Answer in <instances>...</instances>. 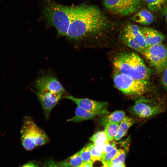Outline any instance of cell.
Masks as SVG:
<instances>
[{
    "mask_svg": "<svg viewBox=\"0 0 167 167\" xmlns=\"http://www.w3.org/2000/svg\"><path fill=\"white\" fill-rule=\"evenodd\" d=\"M91 159L93 162L101 161L102 154L98 152L96 150L93 143H92L91 147Z\"/></svg>",
    "mask_w": 167,
    "mask_h": 167,
    "instance_id": "obj_26",
    "label": "cell"
},
{
    "mask_svg": "<svg viewBox=\"0 0 167 167\" xmlns=\"http://www.w3.org/2000/svg\"><path fill=\"white\" fill-rule=\"evenodd\" d=\"M145 3L143 0H103L107 10L115 15L127 16L140 10Z\"/></svg>",
    "mask_w": 167,
    "mask_h": 167,
    "instance_id": "obj_6",
    "label": "cell"
},
{
    "mask_svg": "<svg viewBox=\"0 0 167 167\" xmlns=\"http://www.w3.org/2000/svg\"><path fill=\"white\" fill-rule=\"evenodd\" d=\"M161 74V83L163 87L167 92V68Z\"/></svg>",
    "mask_w": 167,
    "mask_h": 167,
    "instance_id": "obj_30",
    "label": "cell"
},
{
    "mask_svg": "<svg viewBox=\"0 0 167 167\" xmlns=\"http://www.w3.org/2000/svg\"><path fill=\"white\" fill-rule=\"evenodd\" d=\"M142 55L157 73L167 68V47L162 43L148 46Z\"/></svg>",
    "mask_w": 167,
    "mask_h": 167,
    "instance_id": "obj_5",
    "label": "cell"
},
{
    "mask_svg": "<svg viewBox=\"0 0 167 167\" xmlns=\"http://www.w3.org/2000/svg\"><path fill=\"white\" fill-rule=\"evenodd\" d=\"M133 22L144 26H148L152 24L154 20V17L152 13L146 10H140L131 18Z\"/></svg>",
    "mask_w": 167,
    "mask_h": 167,
    "instance_id": "obj_16",
    "label": "cell"
},
{
    "mask_svg": "<svg viewBox=\"0 0 167 167\" xmlns=\"http://www.w3.org/2000/svg\"><path fill=\"white\" fill-rule=\"evenodd\" d=\"M92 143H90L85 145L80 150V153L83 161L92 160L91 155V147Z\"/></svg>",
    "mask_w": 167,
    "mask_h": 167,
    "instance_id": "obj_25",
    "label": "cell"
},
{
    "mask_svg": "<svg viewBox=\"0 0 167 167\" xmlns=\"http://www.w3.org/2000/svg\"><path fill=\"white\" fill-rule=\"evenodd\" d=\"M23 166H36L34 162H28L27 163L24 165Z\"/></svg>",
    "mask_w": 167,
    "mask_h": 167,
    "instance_id": "obj_32",
    "label": "cell"
},
{
    "mask_svg": "<svg viewBox=\"0 0 167 167\" xmlns=\"http://www.w3.org/2000/svg\"><path fill=\"white\" fill-rule=\"evenodd\" d=\"M105 143V141L102 140H97L93 142L96 149L98 152L102 154Z\"/></svg>",
    "mask_w": 167,
    "mask_h": 167,
    "instance_id": "obj_29",
    "label": "cell"
},
{
    "mask_svg": "<svg viewBox=\"0 0 167 167\" xmlns=\"http://www.w3.org/2000/svg\"><path fill=\"white\" fill-rule=\"evenodd\" d=\"M164 11H165V19L166 21L167 24V7L166 9Z\"/></svg>",
    "mask_w": 167,
    "mask_h": 167,
    "instance_id": "obj_33",
    "label": "cell"
},
{
    "mask_svg": "<svg viewBox=\"0 0 167 167\" xmlns=\"http://www.w3.org/2000/svg\"><path fill=\"white\" fill-rule=\"evenodd\" d=\"M130 138H128L124 141L121 143L123 147L120 153L114 158L111 162L106 165L104 167H125V158L129 149L130 144Z\"/></svg>",
    "mask_w": 167,
    "mask_h": 167,
    "instance_id": "obj_15",
    "label": "cell"
},
{
    "mask_svg": "<svg viewBox=\"0 0 167 167\" xmlns=\"http://www.w3.org/2000/svg\"><path fill=\"white\" fill-rule=\"evenodd\" d=\"M97 140H102L105 142L108 141L106 135L104 131H99L96 132L90 139V140L93 142Z\"/></svg>",
    "mask_w": 167,
    "mask_h": 167,
    "instance_id": "obj_27",
    "label": "cell"
},
{
    "mask_svg": "<svg viewBox=\"0 0 167 167\" xmlns=\"http://www.w3.org/2000/svg\"><path fill=\"white\" fill-rule=\"evenodd\" d=\"M36 124L32 118L26 116L24 118L20 131L21 141L25 149H33L36 147L34 140V128Z\"/></svg>",
    "mask_w": 167,
    "mask_h": 167,
    "instance_id": "obj_9",
    "label": "cell"
},
{
    "mask_svg": "<svg viewBox=\"0 0 167 167\" xmlns=\"http://www.w3.org/2000/svg\"><path fill=\"white\" fill-rule=\"evenodd\" d=\"M98 115L78 106L75 110L73 117L67 120V122H79L91 119Z\"/></svg>",
    "mask_w": 167,
    "mask_h": 167,
    "instance_id": "obj_17",
    "label": "cell"
},
{
    "mask_svg": "<svg viewBox=\"0 0 167 167\" xmlns=\"http://www.w3.org/2000/svg\"><path fill=\"white\" fill-rule=\"evenodd\" d=\"M114 71L138 80H148L152 72L139 55L134 52L125 51L114 57Z\"/></svg>",
    "mask_w": 167,
    "mask_h": 167,
    "instance_id": "obj_2",
    "label": "cell"
},
{
    "mask_svg": "<svg viewBox=\"0 0 167 167\" xmlns=\"http://www.w3.org/2000/svg\"><path fill=\"white\" fill-rule=\"evenodd\" d=\"M73 7L61 5L50 0L45 1L44 16L50 25L56 29L60 36H67Z\"/></svg>",
    "mask_w": 167,
    "mask_h": 167,
    "instance_id": "obj_3",
    "label": "cell"
},
{
    "mask_svg": "<svg viewBox=\"0 0 167 167\" xmlns=\"http://www.w3.org/2000/svg\"><path fill=\"white\" fill-rule=\"evenodd\" d=\"M32 90L41 103L45 119L48 120L52 109L62 98L63 94Z\"/></svg>",
    "mask_w": 167,
    "mask_h": 167,
    "instance_id": "obj_10",
    "label": "cell"
},
{
    "mask_svg": "<svg viewBox=\"0 0 167 167\" xmlns=\"http://www.w3.org/2000/svg\"><path fill=\"white\" fill-rule=\"evenodd\" d=\"M83 161L80 151L67 159L57 162L56 166L79 167Z\"/></svg>",
    "mask_w": 167,
    "mask_h": 167,
    "instance_id": "obj_19",
    "label": "cell"
},
{
    "mask_svg": "<svg viewBox=\"0 0 167 167\" xmlns=\"http://www.w3.org/2000/svg\"><path fill=\"white\" fill-rule=\"evenodd\" d=\"M116 27L98 6L83 4L73 6L66 36L76 41L97 42L108 38Z\"/></svg>",
    "mask_w": 167,
    "mask_h": 167,
    "instance_id": "obj_1",
    "label": "cell"
},
{
    "mask_svg": "<svg viewBox=\"0 0 167 167\" xmlns=\"http://www.w3.org/2000/svg\"><path fill=\"white\" fill-rule=\"evenodd\" d=\"M37 91L64 94L65 90L55 76L45 75L38 78L35 83Z\"/></svg>",
    "mask_w": 167,
    "mask_h": 167,
    "instance_id": "obj_11",
    "label": "cell"
},
{
    "mask_svg": "<svg viewBox=\"0 0 167 167\" xmlns=\"http://www.w3.org/2000/svg\"><path fill=\"white\" fill-rule=\"evenodd\" d=\"M93 162H94L92 160H90L87 161H83V162L79 167H92L93 166Z\"/></svg>",
    "mask_w": 167,
    "mask_h": 167,
    "instance_id": "obj_31",
    "label": "cell"
},
{
    "mask_svg": "<svg viewBox=\"0 0 167 167\" xmlns=\"http://www.w3.org/2000/svg\"><path fill=\"white\" fill-rule=\"evenodd\" d=\"M126 117L125 113L122 110L115 111L111 113L103 116L100 119L101 125L105 126L111 122H116L119 124Z\"/></svg>",
    "mask_w": 167,
    "mask_h": 167,
    "instance_id": "obj_18",
    "label": "cell"
},
{
    "mask_svg": "<svg viewBox=\"0 0 167 167\" xmlns=\"http://www.w3.org/2000/svg\"><path fill=\"white\" fill-rule=\"evenodd\" d=\"M34 140L36 146L44 145L49 141V138L45 132L36 124L34 128Z\"/></svg>",
    "mask_w": 167,
    "mask_h": 167,
    "instance_id": "obj_22",
    "label": "cell"
},
{
    "mask_svg": "<svg viewBox=\"0 0 167 167\" xmlns=\"http://www.w3.org/2000/svg\"><path fill=\"white\" fill-rule=\"evenodd\" d=\"M113 79L115 87L127 95L139 96L144 94L148 91V80L134 79L116 72H114Z\"/></svg>",
    "mask_w": 167,
    "mask_h": 167,
    "instance_id": "obj_4",
    "label": "cell"
},
{
    "mask_svg": "<svg viewBox=\"0 0 167 167\" xmlns=\"http://www.w3.org/2000/svg\"><path fill=\"white\" fill-rule=\"evenodd\" d=\"M139 28L148 46L161 43L165 39L164 34L154 29L144 26Z\"/></svg>",
    "mask_w": 167,
    "mask_h": 167,
    "instance_id": "obj_12",
    "label": "cell"
},
{
    "mask_svg": "<svg viewBox=\"0 0 167 167\" xmlns=\"http://www.w3.org/2000/svg\"><path fill=\"white\" fill-rule=\"evenodd\" d=\"M121 28L131 35L144 51L148 45L140 32L139 26L127 22Z\"/></svg>",
    "mask_w": 167,
    "mask_h": 167,
    "instance_id": "obj_13",
    "label": "cell"
},
{
    "mask_svg": "<svg viewBox=\"0 0 167 167\" xmlns=\"http://www.w3.org/2000/svg\"><path fill=\"white\" fill-rule=\"evenodd\" d=\"M151 11L158 12L165 11L167 7V0H143Z\"/></svg>",
    "mask_w": 167,
    "mask_h": 167,
    "instance_id": "obj_21",
    "label": "cell"
},
{
    "mask_svg": "<svg viewBox=\"0 0 167 167\" xmlns=\"http://www.w3.org/2000/svg\"><path fill=\"white\" fill-rule=\"evenodd\" d=\"M119 31V36L120 41L126 45L142 55L143 50L132 36L121 28Z\"/></svg>",
    "mask_w": 167,
    "mask_h": 167,
    "instance_id": "obj_14",
    "label": "cell"
},
{
    "mask_svg": "<svg viewBox=\"0 0 167 167\" xmlns=\"http://www.w3.org/2000/svg\"><path fill=\"white\" fill-rule=\"evenodd\" d=\"M119 126V124L114 122L109 123L105 126L104 131L108 141L114 139L118 131Z\"/></svg>",
    "mask_w": 167,
    "mask_h": 167,
    "instance_id": "obj_23",
    "label": "cell"
},
{
    "mask_svg": "<svg viewBox=\"0 0 167 167\" xmlns=\"http://www.w3.org/2000/svg\"><path fill=\"white\" fill-rule=\"evenodd\" d=\"M122 149H117L115 147L110 152L104 154H102L101 161L103 166L110 163L121 152Z\"/></svg>",
    "mask_w": 167,
    "mask_h": 167,
    "instance_id": "obj_24",
    "label": "cell"
},
{
    "mask_svg": "<svg viewBox=\"0 0 167 167\" xmlns=\"http://www.w3.org/2000/svg\"><path fill=\"white\" fill-rule=\"evenodd\" d=\"M66 98L69 99L78 106L88 111L95 113L98 115L104 116L110 113L107 109L108 102L99 101L87 98H79L72 96H68Z\"/></svg>",
    "mask_w": 167,
    "mask_h": 167,
    "instance_id": "obj_8",
    "label": "cell"
},
{
    "mask_svg": "<svg viewBox=\"0 0 167 167\" xmlns=\"http://www.w3.org/2000/svg\"><path fill=\"white\" fill-rule=\"evenodd\" d=\"M135 122L133 118L125 117L119 123L118 131L114 138L116 141L120 139L126 134L128 129Z\"/></svg>",
    "mask_w": 167,
    "mask_h": 167,
    "instance_id": "obj_20",
    "label": "cell"
},
{
    "mask_svg": "<svg viewBox=\"0 0 167 167\" xmlns=\"http://www.w3.org/2000/svg\"><path fill=\"white\" fill-rule=\"evenodd\" d=\"M113 140L108 141L105 143L102 154L110 152L116 147V143Z\"/></svg>",
    "mask_w": 167,
    "mask_h": 167,
    "instance_id": "obj_28",
    "label": "cell"
},
{
    "mask_svg": "<svg viewBox=\"0 0 167 167\" xmlns=\"http://www.w3.org/2000/svg\"><path fill=\"white\" fill-rule=\"evenodd\" d=\"M132 109L136 116L147 120L165 112L167 107L162 103L142 99L136 101Z\"/></svg>",
    "mask_w": 167,
    "mask_h": 167,
    "instance_id": "obj_7",
    "label": "cell"
}]
</instances>
